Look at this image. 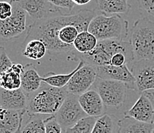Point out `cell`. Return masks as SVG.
<instances>
[{"label": "cell", "instance_id": "obj_22", "mask_svg": "<svg viewBox=\"0 0 154 133\" xmlns=\"http://www.w3.org/2000/svg\"><path fill=\"white\" fill-rule=\"evenodd\" d=\"M85 64L84 61H79V64L77 66L75 69L71 72L66 74H56L54 73L49 72L45 75L44 77H42V81L47 83L49 86L56 88H64L68 85V82L73 75Z\"/></svg>", "mask_w": 154, "mask_h": 133}, {"label": "cell", "instance_id": "obj_32", "mask_svg": "<svg viewBox=\"0 0 154 133\" xmlns=\"http://www.w3.org/2000/svg\"><path fill=\"white\" fill-rule=\"evenodd\" d=\"M127 64H130V62H129V60L127 56L123 53H118V54H116L115 55L113 56L111 61H110V65L115 66V67H121V66Z\"/></svg>", "mask_w": 154, "mask_h": 133}, {"label": "cell", "instance_id": "obj_2", "mask_svg": "<svg viewBox=\"0 0 154 133\" xmlns=\"http://www.w3.org/2000/svg\"><path fill=\"white\" fill-rule=\"evenodd\" d=\"M118 53L125 54L130 63L134 62L131 43L126 41L118 40L98 41L93 51L86 54H80L75 50L68 55V60L84 61L86 64L97 68L100 66L110 65L113 56Z\"/></svg>", "mask_w": 154, "mask_h": 133}, {"label": "cell", "instance_id": "obj_7", "mask_svg": "<svg viewBox=\"0 0 154 133\" xmlns=\"http://www.w3.org/2000/svg\"><path fill=\"white\" fill-rule=\"evenodd\" d=\"M12 15L5 20H0V39L10 41L19 38L26 29V12L19 0H11Z\"/></svg>", "mask_w": 154, "mask_h": 133}, {"label": "cell", "instance_id": "obj_9", "mask_svg": "<svg viewBox=\"0 0 154 133\" xmlns=\"http://www.w3.org/2000/svg\"><path fill=\"white\" fill-rule=\"evenodd\" d=\"M131 71L135 79V91L140 94L154 91V58L134 61Z\"/></svg>", "mask_w": 154, "mask_h": 133}, {"label": "cell", "instance_id": "obj_31", "mask_svg": "<svg viewBox=\"0 0 154 133\" xmlns=\"http://www.w3.org/2000/svg\"><path fill=\"white\" fill-rule=\"evenodd\" d=\"M48 2L52 4L58 9H65L71 11L75 4L71 0H47Z\"/></svg>", "mask_w": 154, "mask_h": 133}, {"label": "cell", "instance_id": "obj_35", "mask_svg": "<svg viewBox=\"0 0 154 133\" xmlns=\"http://www.w3.org/2000/svg\"><path fill=\"white\" fill-rule=\"evenodd\" d=\"M4 110H4L3 108H2V106H0V115L2 114V113H3V111H4Z\"/></svg>", "mask_w": 154, "mask_h": 133}, {"label": "cell", "instance_id": "obj_17", "mask_svg": "<svg viewBox=\"0 0 154 133\" xmlns=\"http://www.w3.org/2000/svg\"><path fill=\"white\" fill-rule=\"evenodd\" d=\"M42 84V77L38 73L35 66L28 64L24 66L22 74L21 89L26 95L31 94L37 91Z\"/></svg>", "mask_w": 154, "mask_h": 133}, {"label": "cell", "instance_id": "obj_25", "mask_svg": "<svg viewBox=\"0 0 154 133\" xmlns=\"http://www.w3.org/2000/svg\"><path fill=\"white\" fill-rule=\"evenodd\" d=\"M96 120L97 117L87 116L64 130V133H91Z\"/></svg>", "mask_w": 154, "mask_h": 133}, {"label": "cell", "instance_id": "obj_10", "mask_svg": "<svg viewBox=\"0 0 154 133\" xmlns=\"http://www.w3.org/2000/svg\"><path fill=\"white\" fill-rule=\"evenodd\" d=\"M97 77V70L95 67L86 64L75 73L66 87L68 93L81 96L94 84Z\"/></svg>", "mask_w": 154, "mask_h": 133}, {"label": "cell", "instance_id": "obj_6", "mask_svg": "<svg viewBox=\"0 0 154 133\" xmlns=\"http://www.w3.org/2000/svg\"><path fill=\"white\" fill-rule=\"evenodd\" d=\"M94 86L107 107L120 109L125 103L128 87L124 83L97 77Z\"/></svg>", "mask_w": 154, "mask_h": 133}, {"label": "cell", "instance_id": "obj_8", "mask_svg": "<svg viewBox=\"0 0 154 133\" xmlns=\"http://www.w3.org/2000/svg\"><path fill=\"white\" fill-rule=\"evenodd\" d=\"M78 97V96L68 93L58 111L54 115L63 131L88 116L80 105Z\"/></svg>", "mask_w": 154, "mask_h": 133}, {"label": "cell", "instance_id": "obj_5", "mask_svg": "<svg viewBox=\"0 0 154 133\" xmlns=\"http://www.w3.org/2000/svg\"><path fill=\"white\" fill-rule=\"evenodd\" d=\"M88 31L98 41H125L130 33L128 22L120 15H95Z\"/></svg>", "mask_w": 154, "mask_h": 133}, {"label": "cell", "instance_id": "obj_23", "mask_svg": "<svg viewBox=\"0 0 154 133\" xmlns=\"http://www.w3.org/2000/svg\"><path fill=\"white\" fill-rule=\"evenodd\" d=\"M98 40L91 33L85 31L81 32L74 42V48L80 54L89 53L96 47Z\"/></svg>", "mask_w": 154, "mask_h": 133}, {"label": "cell", "instance_id": "obj_30", "mask_svg": "<svg viewBox=\"0 0 154 133\" xmlns=\"http://www.w3.org/2000/svg\"><path fill=\"white\" fill-rule=\"evenodd\" d=\"M137 2L140 10L154 17V0H137Z\"/></svg>", "mask_w": 154, "mask_h": 133}, {"label": "cell", "instance_id": "obj_36", "mask_svg": "<svg viewBox=\"0 0 154 133\" xmlns=\"http://www.w3.org/2000/svg\"><path fill=\"white\" fill-rule=\"evenodd\" d=\"M22 127H21V128H19V130H18V131H15V133H22Z\"/></svg>", "mask_w": 154, "mask_h": 133}, {"label": "cell", "instance_id": "obj_1", "mask_svg": "<svg viewBox=\"0 0 154 133\" xmlns=\"http://www.w3.org/2000/svg\"><path fill=\"white\" fill-rule=\"evenodd\" d=\"M95 17L92 10H81L74 15H54L35 21L29 27L24 41L39 39L51 54L72 53L74 42L78 35L88 31L89 24Z\"/></svg>", "mask_w": 154, "mask_h": 133}, {"label": "cell", "instance_id": "obj_24", "mask_svg": "<svg viewBox=\"0 0 154 133\" xmlns=\"http://www.w3.org/2000/svg\"><path fill=\"white\" fill-rule=\"evenodd\" d=\"M115 128V117L105 113L97 118L91 133H113Z\"/></svg>", "mask_w": 154, "mask_h": 133}, {"label": "cell", "instance_id": "obj_14", "mask_svg": "<svg viewBox=\"0 0 154 133\" xmlns=\"http://www.w3.org/2000/svg\"><path fill=\"white\" fill-rule=\"evenodd\" d=\"M78 101L88 116L97 118L105 114L106 106L95 89H90L79 96Z\"/></svg>", "mask_w": 154, "mask_h": 133}, {"label": "cell", "instance_id": "obj_26", "mask_svg": "<svg viewBox=\"0 0 154 133\" xmlns=\"http://www.w3.org/2000/svg\"><path fill=\"white\" fill-rule=\"evenodd\" d=\"M29 119L22 126V133H45L44 120L40 115L29 116Z\"/></svg>", "mask_w": 154, "mask_h": 133}, {"label": "cell", "instance_id": "obj_18", "mask_svg": "<svg viewBox=\"0 0 154 133\" xmlns=\"http://www.w3.org/2000/svg\"><path fill=\"white\" fill-rule=\"evenodd\" d=\"M23 68L21 64L13 63L12 67L0 76V88L6 90L21 89Z\"/></svg>", "mask_w": 154, "mask_h": 133}, {"label": "cell", "instance_id": "obj_3", "mask_svg": "<svg viewBox=\"0 0 154 133\" xmlns=\"http://www.w3.org/2000/svg\"><path fill=\"white\" fill-rule=\"evenodd\" d=\"M68 93L66 87L56 88L42 82L37 91L27 96L26 113L34 115H55Z\"/></svg>", "mask_w": 154, "mask_h": 133}, {"label": "cell", "instance_id": "obj_20", "mask_svg": "<svg viewBox=\"0 0 154 133\" xmlns=\"http://www.w3.org/2000/svg\"><path fill=\"white\" fill-rule=\"evenodd\" d=\"M118 133H152L154 124L142 122L124 116L117 122Z\"/></svg>", "mask_w": 154, "mask_h": 133}, {"label": "cell", "instance_id": "obj_19", "mask_svg": "<svg viewBox=\"0 0 154 133\" xmlns=\"http://www.w3.org/2000/svg\"><path fill=\"white\" fill-rule=\"evenodd\" d=\"M97 10L104 15L124 14L127 15L131 10L129 0H96Z\"/></svg>", "mask_w": 154, "mask_h": 133}, {"label": "cell", "instance_id": "obj_21", "mask_svg": "<svg viewBox=\"0 0 154 133\" xmlns=\"http://www.w3.org/2000/svg\"><path fill=\"white\" fill-rule=\"evenodd\" d=\"M47 53V47L42 41L39 39L24 41L22 46V54L24 57L32 60L42 59Z\"/></svg>", "mask_w": 154, "mask_h": 133}, {"label": "cell", "instance_id": "obj_33", "mask_svg": "<svg viewBox=\"0 0 154 133\" xmlns=\"http://www.w3.org/2000/svg\"><path fill=\"white\" fill-rule=\"evenodd\" d=\"M75 5H84L86 4L89 3L91 0H71Z\"/></svg>", "mask_w": 154, "mask_h": 133}, {"label": "cell", "instance_id": "obj_28", "mask_svg": "<svg viewBox=\"0 0 154 133\" xmlns=\"http://www.w3.org/2000/svg\"><path fill=\"white\" fill-rule=\"evenodd\" d=\"M13 64V62L11 61L8 56L6 50L4 47H0V76L4 72L7 71Z\"/></svg>", "mask_w": 154, "mask_h": 133}, {"label": "cell", "instance_id": "obj_37", "mask_svg": "<svg viewBox=\"0 0 154 133\" xmlns=\"http://www.w3.org/2000/svg\"><path fill=\"white\" fill-rule=\"evenodd\" d=\"M152 133H154V127H153V129H152Z\"/></svg>", "mask_w": 154, "mask_h": 133}, {"label": "cell", "instance_id": "obj_29", "mask_svg": "<svg viewBox=\"0 0 154 133\" xmlns=\"http://www.w3.org/2000/svg\"><path fill=\"white\" fill-rule=\"evenodd\" d=\"M12 15V6L10 2L0 0V20H5Z\"/></svg>", "mask_w": 154, "mask_h": 133}, {"label": "cell", "instance_id": "obj_11", "mask_svg": "<svg viewBox=\"0 0 154 133\" xmlns=\"http://www.w3.org/2000/svg\"><path fill=\"white\" fill-rule=\"evenodd\" d=\"M97 76L103 80H110L126 83L128 89L135 90V79L127 64L121 67L105 65L97 67Z\"/></svg>", "mask_w": 154, "mask_h": 133}, {"label": "cell", "instance_id": "obj_12", "mask_svg": "<svg viewBox=\"0 0 154 133\" xmlns=\"http://www.w3.org/2000/svg\"><path fill=\"white\" fill-rule=\"evenodd\" d=\"M124 114L137 121L154 124V103L146 95L141 93L135 104Z\"/></svg>", "mask_w": 154, "mask_h": 133}, {"label": "cell", "instance_id": "obj_34", "mask_svg": "<svg viewBox=\"0 0 154 133\" xmlns=\"http://www.w3.org/2000/svg\"><path fill=\"white\" fill-rule=\"evenodd\" d=\"M144 94H146V96H148V97L149 98V99H151L152 101V103H154V91L152 90V91H146V92H144Z\"/></svg>", "mask_w": 154, "mask_h": 133}, {"label": "cell", "instance_id": "obj_4", "mask_svg": "<svg viewBox=\"0 0 154 133\" xmlns=\"http://www.w3.org/2000/svg\"><path fill=\"white\" fill-rule=\"evenodd\" d=\"M129 34L134 61L154 58V21L147 17L138 19Z\"/></svg>", "mask_w": 154, "mask_h": 133}, {"label": "cell", "instance_id": "obj_13", "mask_svg": "<svg viewBox=\"0 0 154 133\" xmlns=\"http://www.w3.org/2000/svg\"><path fill=\"white\" fill-rule=\"evenodd\" d=\"M22 9L35 21L54 16L51 14L61 13L60 9L47 0H19Z\"/></svg>", "mask_w": 154, "mask_h": 133}, {"label": "cell", "instance_id": "obj_15", "mask_svg": "<svg viewBox=\"0 0 154 133\" xmlns=\"http://www.w3.org/2000/svg\"><path fill=\"white\" fill-rule=\"evenodd\" d=\"M0 106L6 110H26L27 96L21 89L6 90L0 88Z\"/></svg>", "mask_w": 154, "mask_h": 133}, {"label": "cell", "instance_id": "obj_27", "mask_svg": "<svg viewBox=\"0 0 154 133\" xmlns=\"http://www.w3.org/2000/svg\"><path fill=\"white\" fill-rule=\"evenodd\" d=\"M45 133H63V128L54 115L44 120Z\"/></svg>", "mask_w": 154, "mask_h": 133}, {"label": "cell", "instance_id": "obj_16", "mask_svg": "<svg viewBox=\"0 0 154 133\" xmlns=\"http://www.w3.org/2000/svg\"><path fill=\"white\" fill-rule=\"evenodd\" d=\"M26 110H6L0 115V133H15L22 126Z\"/></svg>", "mask_w": 154, "mask_h": 133}]
</instances>
